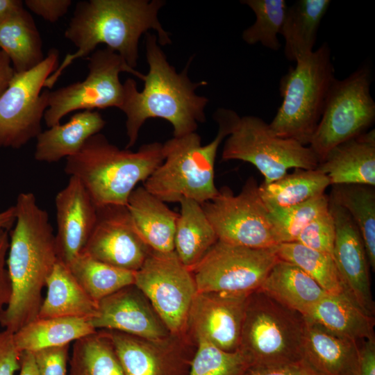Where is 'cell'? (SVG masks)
Segmentation results:
<instances>
[{"mask_svg":"<svg viewBox=\"0 0 375 375\" xmlns=\"http://www.w3.org/2000/svg\"><path fill=\"white\" fill-rule=\"evenodd\" d=\"M15 206L16 219L9 233L6 260L11 293L0 311L1 325L12 333L38 317L42 290L58 260L49 215L35 195L20 193Z\"/></svg>","mask_w":375,"mask_h":375,"instance_id":"cell-1","label":"cell"},{"mask_svg":"<svg viewBox=\"0 0 375 375\" xmlns=\"http://www.w3.org/2000/svg\"><path fill=\"white\" fill-rule=\"evenodd\" d=\"M165 4L162 0L78 1L64 33L76 51L66 55L44 87L51 89L65 68L76 60L89 56L100 44H105L135 69L139 58V40L144 33L154 30L160 46L172 43L169 33L158 17Z\"/></svg>","mask_w":375,"mask_h":375,"instance_id":"cell-2","label":"cell"},{"mask_svg":"<svg viewBox=\"0 0 375 375\" xmlns=\"http://www.w3.org/2000/svg\"><path fill=\"white\" fill-rule=\"evenodd\" d=\"M146 56L149 71L142 79V90H138L132 78L123 83L124 96L120 110L126 115L127 149L136 143L140 130L148 119L169 122L174 128V137L196 132L199 123L206 121L208 99L197 95L195 90L208 83L192 82L188 77L192 58L183 71L177 72L169 63L157 36L149 32L146 33Z\"/></svg>","mask_w":375,"mask_h":375,"instance_id":"cell-3","label":"cell"},{"mask_svg":"<svg viewBox=\"0 0 375 375\" xmlns=\"http://www.w3.org/2000/svg\"><path fill=\"white\" fill-rule=\"evenodd\" d=\"M163 160L160 142L132 151L119 149L97 133L76 154L66 158L64 170L81 181L97 207L126 206L136 185L144 183Z\"/></svg>","mask_w":375,"mask_h":375,"instance_id":"cell-4","label":"cell"},{"mask_svg":"<svg viewBox=\"0 0 375 375\" xmlns=\"http://www.w3.org/2000/svg\"><path fill=\"white\" fill-rule=\"evenodd\" d=\"M239 117L233 110L218 108L214 113L218 132L207 144H201L196 132L166 141L164 160L144 182V188L165 203L188 199L202 204L213 199L219 191L215 185L217 153Z\"/></svg>","mask_w":375,"mask_h":375,"instance_id":"cell-5","label":"cell"},{"mask_svg":"<svg viewBox=\"0 0 375 375\" xmlns=\"http://www.w3.org/2000/svg\"><path fill=\"white\" fill-rule=\"evenodd\" d=\"M327 42L297 60L280 81L283 99L269 124L272 132L281 138L308 146L322 115L335 80Z\"/></svg>","mask_w":375,"mask_h":375,"instance_id":"cell-6","label":"cell"},{"mask_svg":"<svg viewBox=\"0 0 375 375\" xmlns=\"http://www.w3.org/2000/svg\"><path fill=\"white\" fill-rule=\"evenodd\" d=\"M305 319L262 292L249 297L239 349L251 367H268L303 359Z\"/></svg>","mask_w":375,"mask_h":375,"instance_id":"cell-7","label":"cell"},{"mask_svg":"<svg viewBox=\"0 0 375 375\" xmlns=\"http://www.w3.org/2000/svg\"><path fill=\"white\" fill-rule=\"evenodd\" d=\"M224 144L222 160H240L253 165L270 183L290 169H315L319 160L313 151L299 142L274 135L262 119L239 117Z\"/></svg>","mask_w":375,"mask_h":375,"instance_id":"cell-8","label":"cell"},{"mask_svg":"<svg viewBox=\"0 0 375 375\" xmlns=\"http://www.w3.org/2000/svg\"><path fill=\"white\" fill-rule=\"evenodd\" d=\"M370 67L364 64L342 80L335 78L308 147L322 160L335 146L367 131L375 119Z\"/></svg>","mask_w":375,"mask_h":375,"instance_id":"cell-9","label":"cell"},{"mask_svg":"<svg viewBox=\"0 0 375 375\" xmlns=\"http://www.w3.org/2000/svg\"><path fill=\"white\" fill-rule=\"evenodd\" d=\"M85 78L47 92L48 108L44 120L48 128L60 123L67 114L77 110L108 108H121L124 96L121 72H128L142 80L144 75L127 65L115 51L106 47L88 56Z\"/></svg>","mask_w":375,"mask_h":375,"instance_id":"cell-10","label":"cell"},{"mask_svg":"<svg viewBox=\"0 0 375 375\" xmlns=\"http://www.w3.org/2000/svg\"><path fill=\"white\" fill-rule=\"evenodd\" d=\"M58 66L59 52L53 48L38 66L15 73L0 97V147L20 149L42 131L48 90H42Z\"/></svg>","mask_w":375,"mask_h":375,"instance_id":"cell-11","label":"cell"},{"mask_svg":"<svg viewBox=\"0 0 375 375\" xmlns=\"http://www.w3.org/2000/svg\"><path fill=\"white\" fill-rule=\"evenodd\" d=\"M134 285L147 298L172 336L185 333L197 291L192 271L181 262L175 251L152 250L135 272Z\"/></svg>","mask_w":375,"mask_h":375,"instance_id":"cell-12","label":"cell"},{"mask_svg":"<svg viewBox=\"0 0 375 375\" xmlns=\"http://www.w3.org/2000/svg\"><path fill=\"white\" fill-rule=\"evenodd\" d=\"M278 260L276 246L251 248L217 240L191 271L197 292L251 294Z\"/></svg>","mask_w":375,"mask_h":375,"instance_id":"cell-13","label":"cell"},{"mask_svg":"<svg viewBox=\"0 0 375 375\" xmlns=\"http://www.w3.org/2000/svg\"><path fill=\"white\" fill-rule=\"evenodd\" d=\"M201 205L218 240L251 248L277 246L268 219V210L253 177L248 178L238 194L224 186L213 199Z\"/></svg>","mask_w":375,"mask_h":375,"instance_id":"cell-14","label":"cell"},{"mask_svg":"<svg viewBox=\"0 0 375 375\" xmlns=\"http://www.w3.org/2000/svg\"><path fill=\"white\" fill-rule=\"evenodd\" d=\"M151 251L138 232L126 206L97 207L96 222L81 253L112 266L136 272Z\"/></svg>","mask_w":375,"mask_h":375,"instance_id":"cell-15","label":"cell"},{"mask_svg":"<svg viewBox=\"0 0 375 375\" xmlns=\"http://www.w3.org/2000/svg\"><path fill=\"white\" fill-rule=\"evenodd\" d=\"M250 294L197 292L190 308L188 327L196 339L203 338L225 351L238 350Z\"/></svg>","mask_w":375,"mask_h":375,"instance_id":"cell-16","label":"cell"},{"mask_svg":"<svg viewBox=\"0 0 375 375\" xmlns=\"http://www.w3.org/2000/svg\"><path fill=\"white\" fill-rule=\"evenodd\" d=\"M328 198V209L335 225L333 257L344 289L367 314L374 316L370 266L361 235L349 212Z\"/></svg>","mask_w":375,"mask_h":375,"instance_id":"cell-17","label":"cell"},{"mask_svg":"<svg viewBox=\"0 0 375 375\" xmlns=\"http://www.w3.org/2000/svg\"><path fill=\"white\" fill-rule=\"evenodd\" d=\"M89 322L96 330L118 331L151 341L172 336L147 298L134 284L99 301L97 312Z\"/></svg>","mask_w":375,"mask_h":375,"instance_id":"cell-18","label":"cell"},{"mask_svg":"<svg viewBox=\"0 0 375 375\" xmlns=\"http://www.w3.org/2000/svg\"><path fill=\"white\" fill-rule=\"evenodd\" d=\"M58 260L67 265L84 249L94 226L97 206L81 181L69 176L55 199Z\"/></svg>","mask_w":375,"mask_h":375,"instance_id":"cell-19","label":"cell"},{"mask_svg":"<svg viewBox=\"0 0 375 375\" xmlns=\"http://www.w3.org/2000/svg\"><path fill=\"white\" fill-rule=\"evenodd\" d=\"M331 185L375 186V131H367L331 149L317 167Z\"/></svg>","mask_w":375,"mask_h":375,"instance_id":"cell-20","label":"cell"},{"mask_svg":"<svg viewBox=\"0 0 375 375\" xmlns=\"http://www.w3.org/2000/svg\"><path fill=\"white\" fill-rule=\"evenodd\" d=\"M304 319L303 359L321 375H355L360 344Z\"/></svg>","mask_w":375,"mask_h":375,"instance_id":"cell-21","label":"cell"},{"mask_svg":"<svg viewBox=\"0 0 375 375\" xmlns=\"http://www.w3.org/2000/svg\"><path fill=\"white\" fill-rule=\"evenodd\" d=\"M126 207L138 232L151 250L160 253L174 251L178 213L144 186L132 191Z\"/></svg>","mask_w":375,"mask_h":375,"instance_id":"cell-22","label":"cell"},{"mask_svg":"<svg viewBox=\"0 0 375 375\" xmlns=\"http://www.w3.org/2000/svg\"><path fill=\"white\" fill-rule=\"evenodd\" d=\"M105 125L106 121L98 111H78L67 122L57 124L38 135L34 158L39 162H54L71 157Z\"/></svg>","mask_w":375,"mask_h":375,"instance_id":"cell-23","label":"cell"},{"mask_svg":"<svg viewBox=\"0 0 375 375\" xmlns=\"http://www.w3.org/2000/svg\"><path fill=\"white\" fill-rule=\"evenodd\" d=\"M303 317L358 343L374 338V316L367 314L345 290L326 293Z\"/></svg>","mask_w":375,"mask_h":375,"instance_id":"cell-24","label":"cell"},{"mask_svg":"<svg viewBox=\"0 0 375 375\" xmlns=\"http://www.w3.org/2000/svg\"><path fill=\"white\" fill-rule=\"evenodd\" d=\"M258 290L302 316L327 293L297 265L280 259Z\"/></svg>","mask_w":375,"mask_h":375,"instance_id":"cell-25","label":"cell"},{"mask_svg":"<svg viewBox=\"0 0 375 375\" xmlns=\"http://www.w3.org/2000/svg\"><path fill=\"white\" fill-rule=\"evenodd\" d=\"M39 318L80 317L90 319L97 312V303L81 288L67 266L58 260L47 283Z\"/></svg>","mask_w":375,"mask_h":375,"instance_id":"cell-26","label":"cell"},{"mask_svg":"<svg viewBox=\"0 0 375 375\" xmlns=\"http://www.w3.org/2000/svg\"><path fill=\"white\" fill-rule=\"evenodd\" d=\"M176 224L174 251L181 262L192 269L218 240L201 205L192 199L179 202Z\"/></svg>","mask_w":375,"mask_h":375,"instance_id":"cell-27","label":"cell"},{"mask_svg":"<svg viewBox=\"0 0 375 375\" xmlns=\"http://www.w3.org/2000/svg\"><path fill=\"white\" fill-rule=\"evenodd\" d=\"M0 49L16 73L28 71L44 59L41 35L24 8L0 24Z\"/></svg>","mask_w":375,"mask_h":375,"instance_id":"cell-28","label":"cell"},{"mask_svg":"<svg viewBox=\"0 0 375 375\" xmlns=\"http://www.w3.org/2000/svg\"><path fill=\"white\" fill-rule=\"evenodd\" d=\"M97 331L86 318L37 317L13 333V339L19 353L33 352L69 344Z\"/></svg>","mask_w":375,"mask_h":375,"instance_id":"cell-29","label":"cell"},{"mask_svg":"<svg viewBox=\"0 0 375 375\" xmlns=\"http://www.w3.org/2000/svg\"><path fill=\"white\" fill-rule=\"evenodd\" d=\"M330 3L329 0H298L288 6L281 35L288 60L296 61L314 51L319 27Z\"/></svg>","mask_w":375,"mask_h":375,"instance_id":"cell-30","label":"cell"},{"mask_svg":"<svg viewBox=\"0 0 375 375\" xmlns=\"http://www.w3.org/2000/svg\"><path fill=\"white\" fill-rule=\"evenodd\" d=\"M331 185L328 177L317 168L294 169L270 183L258 185L259 194L267 210L295 206L324 194Z\"/></svg>","mask_w":375,"mask_h":375,"instance_id":"cell-31","label":"cell"},{"mask_svg":"<svg viewBox=\"0 0 375 375\" xmlns=\"http://www.w3.org/2000/svg\"><path fill=\"white\" fill-rule=\"evenodd\" d=\"M107 331L124 375H165L171 337L151 341L118 331Z\"/></svg>","mask_w":375,"mask_h":375,"instance_id":"cell-32","label":"cell"},{"mask_svg":"<svg viewBox=\"0 0 375 375\" xmlns=\"http://www.w3.org/2000/svg\"><path fill=\"white\" fill-rule=\"evenodd\" d=\"M67 266L84 291L97 303L135 283V272L112 266L84 253Z\"/></svg>","mask_w":375,"mask_h":375,"instance_id":"cell-33","label":"cell"},{"mask_svg":"<svg viewBox=\"0 0 375 375\" xmlns=\"http://www.w3.org/2000/svg\"><path fill=\"white\" fill-rule=\"evenodd\" d=\"M67 375H124L108 331L73 342Z\"/></svg>","mask_w":375,"mask_h":375,"instance_id":"cell-34","label":"cell"},{"mask_svg":"<svg viewBox=\"0 0 375 375\" xmlns=\"http://www.w3.org/2000/svg\"><path fill=\"white\" fill-rule=\"evenodd\" d=\"M350 215L361 235L369 266L375 269V191L364 185H333L329 196Z\"/></svg>","mask_w":375,"mask_h":375,"instance_id":"cell-35","label":"cell"},{"mask_svg":"<svg viewBox=\"0 0 375 375\" xmlns=\"http://www.w3.org/2000/svg\"><path fill=\"white\" fill-rule=\"evenodd\" d=\"M276 253L280 260L297 265L327 293H340L344 290L331 254L310 249L296 242L278 244Z\"/></svg>","mask_w":375,"mask_h":375,"instance_id":"cell-36","label":"cell"},{"mask_svg":"<svg viewBox=\"0 0 375 375\" xmlns=\"http://www.w3.org/2000/svg\"><path fill=\"white\" fill-rule=\"evenodd\" d=\"M256 16L255 22L243 31L242 40L248 44H261L266 48L278 51L281 47L278 35L281 34L288 8L285 0H243Z\"/></svg>","mask_w":375,"mask_h":375,"instance_id":"cell-37","label":"cell"},{"mask_svg":"<svg viewBox=\"0 0 375 375\" xmlns=\"http://www.w3.org/2000/svg\"><path fill=\"white\" fill-rule=\"evenodd\" d=\"M326 194L306 202L268 210V219L276 244L295 242L303 229L317 215L328 209Z\"/></svg>","mask_w":375,"mask_h":375,"instance_id":"cell-38","label":"cell"},{"mask_svg":"<svg viewBox=\"0 0 375 375\" xmlns=\"http://www.w3.org/2000/svg\"><path fill=\"white\" fill-rule=\"evenodd\" d=\"M197 341L189 375H246L252 366L249 358L240 349L225 351L203 338Z\"/></svg>","mask_w":375,"mask_h":375,"instance_id":"cell-39","label":"cell"},{"mask_svg":"<svg viewBox=\"0 0 375 375\" xmlns=\"http://www.w3.org/2000/svg\"><path fill=\"white\" fill-rule=\"evenodd\" d=\"M335 225L328 209L315 217L301 232L296 242L333 256Z\"/></svg>","mask_w":375,"mask_h":375,"instance_id":"cell-40","label":"cell"},{"mask_svg":"<svg viewBox=\"0 0 375 375\" xmlns=\"http://www.w3.org/2000/svg\"><path fill=\"white\" fill-rule=\"evenodd\" d=\"M69 344L32 352L38 375H67Z\"/></svg>","mask_w":375,"mask_h":375,"instance_id":"cell-41","label":"cell"},{"mask_svg":"<svg viewBox=\"0 0 375 375\" xmlns=\"http://www.w3.org/2000/svg\"><path fill=\"white\" fill-rule=\"evenodd\" d=\"M71 0H26L24 4L32 12L45 21L54 23L67 12Z\"/></svg>","mask_w":375,"mask_h":375,"instance_id":"cell-42","label":"cell"},{"mask_svg":"<svg viewBox=\"0 0 375 375\" xmlns=\"http://www.w3.org/2000/svg\"><path fill=\"white\" fill-rule=\"evenodd\" d=\"M20 356L13 333L5 329L0 332V375H14L20 368Z\"/></svg>","mask_w":375,"mask_h":375,"instance_id":"cell-43","label":"cell"},{"mask_svg":"<svg viewBox=\"0 0 375 375\" xmlns=\"http://www.w3.org/2000/svg\"><path fill=\"white\" fill-rule=\"evenodd\" d=\"M246 375H321L305 359L279 365L251 367Z\"/></svg>","mask_w":375,"mask_h":375,"instance_id":"cell-44","label":"cell"},{"mask_svg":"<svg viewBox=\"0 0 375 375\" xmlns=\"http://www.w3.org/2000/svg\"><path fill=\"white\" fill-rule=\"evenodd\" d=\"M9 244V231L0 229V311L8 303L11 293L10 281L6 267Z\"/></svg>","mask_w":375,"mask_h":375,"instance_id":"cell-45","label":"cell"},{"mask_svg":"<svg viewBox=\"0 0 375 375\" xmlns=\"http://www.w3.org/2000/svg\"><path fill=\"white\" fill-rule=\"evenodd\" d=\"M360 342L355 375H375V338Z\"/></svg>","mask_w":375,"mask_h":375,"instance_id":"cell-46","label":"cell"},{"mask_svg":"<svg viewBox=\"0 0 375 375\" xmlns=\"http://www.w3.org/2000/svg\"><path fill=\"white\" fill-rule=\"evenodd\" d=\"M15 73L9 58L0 50V97L8 88Z\"/></svg>","mask_w":375,"mask_h":375,"instance_id":"cell-47","label":"cell"},{"mask_svg":"<svg viewBox=\"0 0 375 375\" xmlns=\"http://www.w3.org/2000/svg\"><path fill=\"white\" fill-rule=\"evenodd\" d=\"M19 0H0V24L24 8Z\"/></svg>","mask_w":375,"mask_h":375,"instance_id":"cell-48","label":"cell"},{"mask_svg":"<svg viewBox=\"0 0 375 375\" xmlns=\"http://www.w3.org/2000/svg\"><path fill=\"white\" fill-rule=\"evenodd\" d=\"M19 375H38L32 352L24 351L20 356Z\"/></svg>","mask_w":375,"mask_h":375,"instance_id":"cell-49","label":"cell"},{"mask_svg":"<svg viewBox=\"0 0 375 375\" xmlns=\"http://www.w3.org/2000/svg\"><path fill=\"white\" fill-rule=\"evenodd\" d=\"M16 219V208L15 206H10L0 212V229L10 231Z\"/></svg>","mask_w":375,"mask_h":375,"instance_id":"cell-50","label":"cell"}]
</instances>
